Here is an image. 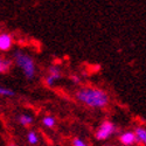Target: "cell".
<instances>
[{"mask_svg":"<svg viewBox=\"0 0 146 146\" xmlns=\"http://www.w3.org/2000/svg\"><path fill=\"white\" fill-rule=\"evenodd\" d=\"M115 132V125L111 121H104L96 132V138L98 140H105Z\"/></svg>","mask_w":146,"mask_h":146,"instance_id":"cell-3","label":"cell"},{"mask_svg":"<svg viewBox=\"0 0 146 146\" xmlns=\"http://www.w3.org/2000/svg\"><path fill=\"white\" fill-rule=\"evenodd\" d=\"M60 78V70L58 68L56 67H50L49 68V75L47 76L46 78V83L48 84V86H53V83Z\"/></svg>","mask_w":146,"mask_h":146,"instance_id":"cell-5","label":"cell"},{"mask_svg":"<svg viewBox=\"0 0 146 146\" xmlns=\"http://www.w3.org/2000/svg\"><path fill=\"white\" fill-rule=\"evenodd\" d=\"M74 82H78V78L77 77H74Z\"/></svg>","mask_w":146,"mask_h":146,"instance_id":"cell-14","label":"cell"},{"mask_svg":"<svg viewBox=\"0 0 146 146\" xmlns=\"http://www.w3.org/2000/svg\"><path fill=\"white\" fill-rule=\"evenodd\" d=\"M120 143L125 145V146H131L132 144L136 143V138H135V133L133 132H124L123 135L119 138Z\"/></svg>","mask_w":146,"mask_h":146,"instance_id":"cell-6","label":"cell"},{"mask_svg":"<svg viewBox=\"0 0 146 146\" xmlns=\"http://www.w3.org/2000/svg\"><path fill=\"white\" fill-rule=\"evenodd\" d=\"M133 133H135L136 141L139 143V144L145 145V143H146V130L143 126H138Z\"/></svg>","mask_w":146,"mask_h":146,"instance_id":"cell-7","label":"cell"},{"mask_svg":"<svg viewBox=\"0 0 146 146\" xmlns=\"http://www.w3.org/2000/svg\"><path fill=\"white\" fill-rule=\"evenodd\" d=\"M14 61H15V63L18 64V67H20L22 69L23 74H25V76L28 80L34 78L36 68H35L34 60L29 55H27L26 53H23V52H17L14 54Z\"/></svg>","mask_w":146,"mask_h":146,"instance_id":"cell-2","label":"cell"},{"mask_svg":"<svg viewBox=\"0 0 146 146\" xmlns=\"http://www.w3.org/2000/svg\"><path fill=\"white\" fill-rule=\"evenodd\" d=\"M76 97L80 102L94 109L105 108L109 103V96L106 92L96 88H83L76 94Z\"/></svg>","mask_w":146,"mask_h":146,"instance_id":"cell-1","label":"cell"},{"mask_svg":"<svg viewBox=\"0 0 146 146\" xmlns=\"http://www.w3.org/2000/svg\"><path fill=\"white\" fill-rule=\"evenodd\" d=\"M72 145H74V146H88L83 140H81V139H78V138H76V139L72 140Z\"/></svg>","mask_w":146,"mask_h":146,"instance_id":"cell-13","label":"cell"},{"mask_svg":"<svg viewBox=\"0 0 146 146\" xmlns=\"http://www.w3.org/2000/svg\"><path fill=\"white\" fill-rule=\"evenodd\" d=\"M0 95H3V96H14V91L11 90V89H7V88L0 87Z\"/></svg>","mask_w":146,"mask_h":146,"instance_id":"cell-12","label":"cell"},{"mask_svg":"<svg viewBox=\"0 0 146 146\" xmlns=\"http://www.w3.org/2000/svg\"><path fill=\"white\" fill-rule=\"evenodd\" d=\"M27 140H28V143H29L31 145L38 144V141H39V137H38V135H36V132H34V131H29V132L27 133Z\"/></svg>","mask_w":146,"mask_h":146,"instance_id":"cell-9","label":"cell"},{"mask_svg":"<svg viewBox=\"0 0 146 146\" xmlns=\"http://www.w3.org/2000/svg\"><path fill=\"white\" fill-rule=\"evenodd\" d=\"M9 67H11V62H9V61L4 60V58L0 57V72L7 71L9 69Z\"/></svg>","mask_w":146,"mask_h":146,"instance_id":"cell-11","label":"cell"},{"mask_svg":"<svg viewBox=\"0 0 146 146\" xmlns=\"http://www.w3.org/2000/svg\"><path fill=\"white\" fill-rule=\"evenodd\" d=\"M19 120H20V124H21V125L28 126V125L32 124L33 118H32V116H29V115H22V116L19 118Z\"/></svg>","mask_w":146,"mask_h":146,"instance_id":"cell-10","label":"cell"},{"mask_svg":"<svg viewBox=\"0 0 146 146\" xmlns=\"http://www.w3.org/2000/svg\"><path fill=\"white\" fill-rule=\"evenodd\" d=\"M12 44H13V39L9 34H0V50L3 52H6V50H9Z\"/></svg>","mask_w":146,"mask_h":146,"instance_id":"cell-4","label":"cell"},{"mask_svg":"<svg viewBox=\"0 0 146 146\" xmlns=\"http://www.w3.org/2000/svg\"><path fill=\"white\" fill-rule=\"evenodd\" d=\"M42 123H43V125L46 126V127H48V129H52V127H54L55 126V118L54 117H52V116H46L44 118H43V120H42Z\"/></svg>","mask_w":146,"mask_h":146,"instance_id":"cell-8","label":"cell"}]
</instances>
